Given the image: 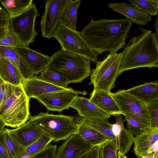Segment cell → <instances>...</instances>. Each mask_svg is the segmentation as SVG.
Listing matches in <instances>:
<instances>
[{"label":"cell","instance_id":"6da1fadb","mask_svg":"<svg viewBox=\"0 0 158 158\" xmlns=\"http://www.w3.org/2000/svg\"><path fill=\"white\" fill-rule=\"evenodd\" d=\"M132 26V23L127 19H92L80 33L98 55L104 52L112 53L125 46Z\"/></svg>","mask_w":158,"mask_h":158},{"label":"cell","instance_id":"7a4b0ae2","mask_svg":"<svg viewBox=\"0 0 158 158\" xmlns=\"http://www.w3.org/2000/svg\"><path fill=\"white\" fill-rule=\"evenodd\" d=\"M142 33L131 38L124 48L118 76L136 68H158V35L138 28Z\"/></svg>","mask_w":158,"mask_h":158},{"label":"cell","instance_id":"3957f363","mask_svg":"<svg viewBox=\"0 0 158 158\" xmlns=\"http://www.w3.org/2000/svg\"><path fill=\"white\" fill-rule=\"evenodd\" d=\"M29 101L22 84L19 86L7 83L0 92V118L6 126L18 127L28 120Z\"/></svg>","mask_w":158,"mask_h":158},{"label":"cell","instance_id":"277c9868","mask_svg":"<svg viewBox=\"0 0 158 158\" xmlns=\"http://www.w3.org/2000/svg\"><path fill=\"white\" fill-rule=\"evenodd\" d=\"M46 68L61 75L70 83L82 82L91 72L90 60L61 49L51 57Z\"/></svg>","mask_w":158,"mask_h":158},{"label":"cell","instance_id":"5b68a950","mask_svg":"<svg viewBox=\"0 0 158 158\" xmlns=\"http://www.w3.org/2000/svg\"><path fill=\"white\" fill-rule=\"evenodd\" d=\"M74 119L73 116L43 112L28 119L51 137L54 143L66 140L76 132L77 125Z\"/></svg>","mask_w":158,"mask_h":158},{"label":"cell","instance_id":"8992f818","mask_svg":"<svg viewBox=\"0 0 158 158\" xmlns=\"http://www.w3.org/2000/svg\"><path fill=\"white\" fill-rule=\"evenodd\" d=\"M122 56V53H110L103 60L96 61V67L91 70L89 75V84L93 85L94 89L111 92L118 76Z\"/></svg>","mask_w":158,"mask_h":158},{"label":"cell","instance_id":"52a82bcc","mask_svg":"<svg viewBox=\"0 0 158 158\" xmlns=\"http://www.w3.org/2000/svg\"><path fill=\"white\" fill-rule=\"evenodd\" d=\"M61 49L82 56L90 61L95 63L98 54L90 47L80 32L72 30L61 21L54 34Z\"/></svg>","mask_w":158,"mask_h":158},{"label":"cell","instance_id":"ba28073f","mask_svg":"<svg viewBox=\"0 0 158 158\" xmlns=\"http://www.w3.org/2000/svg\"><path fill=\"white\" fill-rule=\"evenodd\" d=\"M40 15L36 5L33 3L20 14L9 18V29L20 40L21 46L29 48L38 34L35 28L36 18Z\"/></svg>","mask_w":158,"mask_h":158},{"label":"cell","instance_id":"9c48e42d","mask_svg":"<svg viewBox=\"0 0 158 158\" xmlns=\"http://www.w3.org/2000/svg\"><path fill=\"white\" fill-rule=\"evenodd\" d=\"M110 94L123 115L127 114L146 127L152 128L146 104L124 90Z\"/></svg>","mask_w":158,"mask_h":158},{"label":"cell","instance_id":"30bf717a","mask_svg":"<svg viewBox=\"0 0 158 158\" xmlns=\"http://www.w3.org/2000/svg\"><path fill=\"white\" fill-rule=\"evenodd\" d=\"M69 0L45 1V10L40 21L42 36L50 39L54 37Z\"/></svg>","mask_w":158,"mask_h":158},{"label":"cell","instance_id":"8fae6325","mask_svg":"<svg viewBox=\"0 0 158 158\" xmlns=\"http://www.w3.org/2000/svg\"><path fill=\"white\" fill-rule=\"evenodd\" d=\"M87 94L86 91L76 90L71 88L68 90L43 95L36 99L43 104L48 111L61 112L68 110L78 95Z\"/></svg>","mask_w":158,"mask_h":158},{"label":"cell","instance_id":"7c38bea8","mask_svg":"<svg viewBox=\"0 0 158 158\" xmlns=\"http://www.w3.org/2000/svg\"><path fill=\"white\" fill-rule=\"evenodd\" d=\"M14 129H7L15 144L24 149L32 144L41 136L44 132L30 120Z\"/></svg>","mask_w":158,"mask_h":158},{"label":"cell","instance_id":"4fadbf2b","mask_svg":"<svg viewBox=\"0 0 158 158\" xmlns=\"http://www.w3.org/2000/svg\"><path fill=\"white\" fill-rule=\"evenodd\" d=\"M65 140L56 149L55 158H80L94 147L76 132Z\"/></svg>","mask_w":158,"mask_h":158},{"label":"cell","instance_id":"5bb4252c","mask_svg":"<svg viewBox=\"0 0 158 158\" xmlns=\"http://www.w3.org/2000/svg\"><path fill=\"white\" fill-rule=\"evenodd\" d=\"M74 121L85 124L102 134L115 145L117 150L124 154H127L131 148L114 135L112 130V124L108 119H87L77 114L74 116Z\"/></svg>","mask_w":158,"mask_h":158},{"label":"cell","instance_id":"9a60e30c","mask_svg":"<svg viewBox=\"0 0 158 158\" xmlns=\"http://www.w3.org/2000/svg\"><path fill=\"white\" fill-rule=\"evenodd\" d=\"M22 83L23 89L29 100L32 98L36 99L43 95L64 91L71 88L54 85L43 80L40 77L35 76L27 79H23Z\"/></svg>","mask_w":158,"mask_h":158},{"label":"cell","instance_id":"2e32d148","mask_svg":"<svg viewBox=\"0 0 158 158\" xmlns=\"http://www.w3.org/2000/svg\"><path fill=\"white\" fill-rule=\"evenodd\" d=\"M30 69L37 75L46 68L51 57L37 52L29 48L19 46L12 48Z\"/></svg>","mask_w":158,"mask_h":158},{"label":"cell","instance_id":"e0dca14e","mask_svg":"<svg viewBox=\"0 0 158 158\" xmlns=\"http://www.w3.org/2000/svg\"><path fill=\"white\" fill-rule=\"evenodd\" d=\"M70 107L76 110L78 115L85 119H108L110 116L89 99L79 96L74 100Z\"/></svg>","mask_w":158,"mask_h":158},{"label":"cell","instance_id":"ac0fdd59","mask_svg":"<svg viewBox=\"0 0 158 158\" xmlns=\"http://www.w3.org/2000/svg\"><path fill=\"white\" fill-rule=\"evenodd\" d=\"M107 6L114 11L124 15L127 19L139 25H145L152 19L151 16L124 2L110 3Z\"/></svg>","mask_w":158,"mask_h":158},{"label":"cell","instance_id":"d6986e66","mask_svg":"<svg viewBox=\"0 0 158 158\" xmlns=\"http://www.w3.org/2000/svg\"><path fill=\"white\" fill-rule=\"evenodd\" d=\"M124 90L147 105L158 100V82L156 80Z\"/></svg>","mask_w":158,"mask_h":158},{"label":"cell","instance_id":"ffe728a7","mask_svg":"<svg viewBox=\"0 0 158 158\" xmlns=\"http://www.w3.org/2000/svg\"><path fill=\"white\" fill-rule=\"evenodd\" d=\"M89 100L110 115L116 114H123L110 93L94 89L90 94Z\"/></svg>","mask_w":158,"mask_h":158},{"label":"cell","instance_id":"44dd1931","mask_svg":"<svg viewBox=\"0 0 158 158\" xmlns=\"http://www.w3.org/2000/svg\"><path fill=\"white\" fill-rule=\"evenodd\" d=\"M158 141V128H152L136 136L134 138V151L136 156L148 155L151 147Z\"/></svg>","mask_w":158,"mask_h":158},{"label":"cell","instance_id":"7402d4cb","mask_svg":"<svg viewBox=\"0 0 158 158\" xmlns=\"http://www.w3.org/2000/svg\"><path fill=\"white\" fill-rule=\"evenodd\" d=\"M0 56L9 61L19 70L23 79H27L35 76L34 73L12 48L0 46Z\"/></svg>","mask_w":158,"mask_h":158},{"label":"cell","instance_id":"603a6c76","mask_svg":"<svg viewBox=\"0 0 158 158\" xmlns=\"http://www.w3.org/2000/svg\"><path fill=\"white\" fill-rule=\"evenodd\" d=\"M0 77L5 82L19 86L23 79L19 70L11 63L0 56Z\"/></svg>","mask_w":158,"mask_h":158},{"label":"cell","instance_id":"cb8c5ba5","mask_svg":"<svg viewBox=\"0 0 158 158\" xmlns=\"http://www.w3.org/2000/svg\"><path fill=\"white\" fill-rule=\"evenodd\" d=\"M75 123L77 125L76 132L85 142L93 147L100 145L110 140L107 137L89 126L81 123Z\"/></svg>","mask_w":158,"mask_h":158},{"label":"cell","instance_id":"d4e9b609","mask_svg":"<svg viewBox=\"0 0 158 158\" xmlns=\"http://www.w3.org/2000/svg\"><path fill=\"white\" fill-rule=\"evenodd\" d=\"M81 0H69L64 11L61 21L70 29L76 31L77 11Z\"/></svg>","mask_w":158,"mask_h":158},{"label":"cell","instance_id":"484cf974","mask_svg":"<svg viewBox=\"0 0 158 158\" xmlns=\"http://www.w3.org/2000/svg\"><path fill=\"white\" fill-rule=\"evenodd\" d=\"M32 0H0L6 10L9 18L18 15L28 8L33 3Z\"/></svg>","mask_w":158,"mask_h":158},{"label":"cell","instance_id":"4316f807","mask_svg":"<svg viewBox=\"0 0 158 158\" xmlns=\"http://www.w3.org/2000/svg\"><path fill=\"white\" fill-rule=\"evenodd\" d=\"M53 139L45 133L36 141L26 148L21 158H29L43 150L50 144Z\"/></svg>","mask_w":158,"mask_h":158},{"label":"cell","instance_id":"83f0119b","mask_svg":"<svg viewBox=\"0 0 158 158\" xmlns=\"http://www.w3.org/2000/svg\"><path fill=\"white\" fill-rule=\"evenodd\" d=\"M40 77L43 80L59 87L67 88L70 83L65 78L47 68L41 73Z\"/></svg>","mask_w":158,"mask_h":158},{"label":"cell","instance_id":"f1b7e54d","mask_svg":"<svg viewBox=\"0 0 158 158\" xmlns=\"http://www.w3.org/2000/svg\"><path fill=\"white\" fill-rule=\"evenodd\" d=\"M4 141L7 150L12 158H21L25 149L17 147L9 135L6 128L2 131Z\"/></svg>","mask_w":158,"mask_h":158},{"label":"cell","instance_id":"f546056e","mask_svg":"<svg viewBox=\"0 0 158 158\" xmlns=\"http://www.w3.org/2000/svg\"><path fill=\"white\" fill-rule=\"evenodd\" d=\"M129 1L134 8L151 16L157 14L158 9L148 0H129Z\"/></svg>","mask_w":158,"mask_h":158},{"label":"cell","instance_id":"4dcf8cb0","mask_svg":"<svg viewBox=\"0 0 158 158\" xmlns=\"http://www.w3.org/2000/svg\"><path fill=\"white\" fill-rule=\"evenodd\" d=\"M125 120L127 122V129L133 135L136 136L152 128H148L132 118L124 114Z\"/></svg>","mask_w":158,"mask_h":158},{"label":"cell","instance_id":"1f68e13d","mask_svg":"<svg viewBox=\"0 0 158 158\" xmlns=\"http://www.w3.org/2000/svg\"><path fill=\"white\" fill-rule=\"evenodd\" d=\"M151 127L158 128V100L147 105Z\"/></svg>","mask_w":158,"mask_h":158},{"label":"cell","instance_id":"d6a6232c","mask_svg":"<svg viewBox=\"0 0 158 158\" xmlns=\"http://www.w3.org/2000/svg\"><path fill=\"white\" fill-rule=\"evenodd\" d=\"M19 46H21L19 39L15 35L10 31L0 41L1 46L13 48Z\"/></svg>","mask_w":158,"mask_h":158},{"label":"cell","instance_id":"836d02e7","mask_svg":"<svg viewBox=\"0 0 158 158\" xmlns=\"http://www.w3.org/2000/svg\"><path fill=\"white\" fill-rule=\"evenodd\" d=\"M56 145L50 143L43 150L29 158H55Z\"/></svg>","mask_w":158,"mask_h":158},{"label":"cell","instance_id":"e575fe53","mask_svg":"<svg viewBox=\"0 0 158 158\" xmlns=\"http://www.w3.org/2000/svg\"><path fill=\"white\" fill-rule=\"evenodd\" d=\"M115 145L110 140L107 141L103 149V158H118Z\"/></svg>","mask_w":158,"mask_h":158},{"label":"cell","instance_id":"d590c367","mask_svg":"<svg viewBox=\"0 0 158 158\" xmlns=\"http://www.w3.org/2000/svg\"><path fill=\"white\" fill-rule=\"evenodd\" d=\"M0 158H12L6 148L2 132L0 133Z\"/></svg>","mask_w":158,"mask_h":158},{"label":"cell","instance_id":"8d00e7d4","mask_svg":"<svg viewBox=\"0 0 158 158\" xmlns=\"http://www.w3.org/2000/svg\"><path fill=\"white\" fill-rule=\"evenodd\" d=\"M98 146L94 147L90 150L80 158H95L96 152Z\"/></svg>","mask_w":158,"mask_h":158},{"label":"cell","instance_id":"74e56055","mask_svg":"<svg viewBox=\"0 0 158 158\" xmlns=\"http://www.w3.org/2000/svg\"><path fill=\"white\" fill-rule=\"evenodd\" d=\"M107 142L98 146L95 158H103V149L105 144Z\"/></svg>","mask_w":158,"mask_h":158},{"label":"cell","instance_id":"f35d334b","mask_svg":"<svg viewBox=\"0 0 158 158\" xmlns=\"http://www.w3.org/2000/svg\"><path fill=\"white\" fill-rule=\"evenodd\" d=\"M158 141H157L151 147L148 151V155L158 150Z\"/></svg>","mask_w":158,"mask_h":158},{"label":"cell","instance_id":"ab89813d","mask_svg":"<svg viewBox=\"0 0 158 158\" xmlns=\"http://www.w3.org/2000/svg\"><path fill=\"white\" fill-rule=\"evenodd\" d=\"M142 157V158H158V150L149 154L147 156Z\"/></svg>","mask_w":158,"mask_h":158},{"label":"cell","instance_id":"60d3db41","mask_svg":"<svg viewBox=\"0 0 158 158\" xmlns=\"http://www.w3.org/2000/svg\"><path fill=\"white\" fill-rule=\"evenodd\" d=\"M5 126V123L0 118V133L2 132L4 129Z\"/></svg>","mask_w":158,"mask_h":158},{"label":"cell","instance_id":"b9f144b4","mask_svg":"<svg viewBox=\"0 0 158 158\" xmlns=\"http://www.w3.org/2000/svg\"><path fill=\"white\" fill-rule=\"evenodd\" d=\"M148 2L155 6L158 9V0H148Z\"/></svg>","mask_w":158,"mask_h":158},{"label":"cell","instance_id":"7bdbcfd3","mask_svg":"<svg viewBox=\"0 0 158 158\" xmlns=\"http://www.w3.org/2000/svg\"><path fill=\"white\" fill-rule=\"evenodd\" d=\"M118 158H127L125 154L118 151L117 154Z\"/></svg>","mask_w":158,"mask_h":158},{"label":"cell","instance_id":"ee69618b","mask_svg":"<svg viewBox=\"0 0 158 158\" xmlns=\"http://www.w3.org/2000/svg\"><path fill=\"white\" fill-rule=\"evenodd\" d=\"M158 17L157 16L156 21L155 22V29L156 30V31L155 32L157 35H158Z\"/></svg>","mask_w":158,"mask_h":158},{"label":"cell","instance_id":"f6af8a7d","mask_svg":"<svg viewBox=\"0 0 158 158\" xmlns=\"http://www.w3.org/2000/svg\"><path fill=\"white\" fill-rule=\"evenodd\" d=\"M5 83L3 81L0 77V85Z\"/></svg>","mask_w":158,"mask_h":158},{"label":"cell","instance_id":"bcb514c9","mask_svg":"<svg viewBox=\"0 0 158 158\" xmlns=\"http://www.w3.org/2000/svg\"><path fill=\"white\" fill-rule=\"evenodd\" d=\"M2 10V8L0 6V15L4 11Z\"/></svg>","mask_w":158,"mask_h":158},{"label":"cell","instance_id":"7dc6e473","mask_svg":"<svg viewBox=\"0 0 158 158\" xmlns=\"http://www.w3.org/2000/svg\"><path fill=\"white\" fill-rule=\"evenodd\" d=\"M137 158H142V157L141 156H138Z\"/></svg>","mask_w":158,"mask_h":158},{"label":"cell","instance_id":"c3c4849f","mask_svg":"<svg viewBox=\"0 0 158 158\" xmlns=\"http://www.w3.org/2000/svg\"></svg>","mask_w":158,"mask_h":158}]
</instances>
